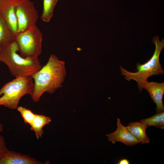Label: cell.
Listing matches in <instances>:
<instances>
[{
	"mask_svg": "<svg viewBox=\"0 0 164 164\" xmlns=\"http://www.w3.org/2000/svg\"><path fill=\"white\" fill-rule=\"evenodd\" d=\"M66 73L64 61L50 55L46 64L32 76L34 87L30 96L33 101L38 102L44 93L52 94L61 87Z\"/></svg>",
	"mask_w": 164,
	"mask_h": 164,
	"instance_id": "cell-1",
	"label": "cell"
},
{
	"mask_svg": "<svg viewBox=\"0 0 164 164\" xmlns=\"http://www.w3.org/2000/svg\"><path fill=\"white\" fill-rule=\"evenodd\" d=\"M15 41L0 50V62L5 64L15 78L32 76L42 67L38 57H23Z\"/></svg>",
	"mask_w": 164,
	"mask_h": 164,
	"instance_id": "cell-2",
	"label": "cell"
},
{
	"mask_svg": "<svg viewBox=\"0 0 164 164\" xmlns=\"http://www.w3.org/2000/svg\"><path fill=\"white\" fill-rule=\"evenodd\" d=\"M153 42L155 46L153 54L151 58L144 63L142 64L137 63L136 67L137 71L129 72L120 66L121 74L124 76L125 80L128 81L132 80L135 81L140 92H142L144 84L148 81V79L150 77L164 73L159 60L161 52L164 47V39L160 41L159 37L155 36L153 39Z\"/></svg>",
	"mask_w": 164,
	"mask_h": 164,
	"instance_id": "cell-3",
	"label": "cell"
},
{
	"mask_svg": "<svg viewBox=\"0 0 164 164\" xmlns=\"http://www.w3.org/2000/svg\"><path fill=\"white\" fill-rule=\"evenodd\" d=\"M34 87L31 76L16 78L6 83L0 89V106L17 109L21 99L26 94L30 96Z\"/></svg>",
	"mask_w": 164,
	"mask_h": 164,
	"instance_id": "cell-4",
	"label": "cell"
},
{
	"mask_svg": "<svg viewBox=\"0 0 164 164\" xmlns=\"http://www.w3.org/2000/svg\"><path fill=\"white\" fill-rule=\"evenodd\" d=\"M43 35L36 25L19 33L15 38L18 52L23 57H38L42 52Z\"/></svg>",
	"mask_w": 164,
	"mask_h": 164,
	"instance_id": "cell-5",
	"label": "cell"
},
{
	"mask_svg": "<svg viewBox=\"0 0 164 164\" xmlns=\"http://www.w3.org/2000/svg\"><path fill=\"white\" fill-rule=\"evenodd\" d=\"M15 11L18 33L36 25L38 13L30 0H15Z\"/></svg>",
	"mask_w": 164,
	"mask_h": 164,
	"instance_id": "cell-6",
	"label": "cell"
},
{
	"mask_svg": "<svg viewBox=\"0 0 164 164\" xmlns=\"http://www.w3.org/2000/svg\"><path fill=\"white\" fill-rule=\"evenodd\" d=\"M15 3V0H0V15L15 38L18 33Z\"/></svg>",
	"mask_w": 164,
	"mask_h": 164,
	"instance_id": "cell-7",
	"label": "cell"
},
{
	"mask_svg": "<svg viewBox=\"0 0 164 164\" xmlns=\"http://www.w3.org/2000/svg\"><path fill=\"white\" fill-rule=\"evenodd\" d=\"M117 124L116 130L112 133L106 135L109 141L113 144L121 142L128 146H134L140 143L128 131L126 127L122 125L120 119H117Z\"/></svg>",
	"mask_w": 164,
	"mask_h": 164,
	"instance_id": "cell-8",
	"label": "cell"
},
{
	"mask_svg": "<svg viewBox=\"0 0 164 164\" xmlns=\"http://www.w3.org/2000/svg\"><path fill=\"white\" fill-rule=\"evenodd\" d=\"M143 88L145 89L148 91L150 97L156 104V112L164 111L162 99L164 93V83L147 81L144 84Z\"/></svg>",
	"mask_w": 164,
	"mask_h": 164,
	"instance_id": "cell-9",
	"label": "cell"
},
{
	"mask_svg": "<svg viewBox=\"0 0 164 164\" xmlns=\"http://www.w3.org/2000/svg\"><path fill=\"white\" fill-rule=\"evenodd\" d=\"M30 156L8 149L0 158V164H41Z\"/></svg>",
	"mask_w": 164,
	"mask_h": 164,
	"instance_id": "cell-10",
	"label": "cell"
},
{
	"mask_svg": "<svg viewBox=\"0 0 164 164\" xmlns=\"http://www.w3.org/2000/svg\"><path fill=\"white\" fill-rule=\"evenodd\" d=\"M131 134L142 144L148 143L150 139L147 135L146 129L148 127L145 124L140 122H130L126 126Z\"/></svg>",
	"mask_w": 164,
	"mask_h": 164,
	"instance_id": "cell-11",
	"label": "cell"
},
{
	"mask_svg": "<svg viewBox=\"0 0 164 164\" xmlns=\"http://www.w3.org/2000/svg\"><path fill=\"white\" fill-rule=\"evenodd\" d=\"M51 119L43 114H36L35 117L31 125L30 129L35 133L37 139L41 138L43 134V128L46 125L50 124Z\"/></svg>",
	"mask_w": 164,
	"mask_h": 164,
	"instance_id": "cell-12",
	"label": "cell"
},
{
	"mask_svg": "<svg viewBox=\"0 0 164 164\" xmlns=\"http://www.w3.org/2000/svg\"><path fill=\"white\" fill-rule=\"evenodd\" d=\"M15 38L0 15V50L11 44Z\"/></svg>",
	"mask_w": 164,
	"mask_h": 164,
	"instance_id": "cell-13",
	"label": "cell"
},
{
	"mask_svg": "<svg viewBox=\"0 0 164 164\" xmlns=\"http://www.w3.org/2000/svg\"><path fill=\"white\" fill-rule=\"evenodd\" d=\"M58 0H43V8L41 19L44 22H48L53 16L54 8Z\"/></svg>",
	"mask_w": 164,
	"mask_h": 164,
	"instance_id": "cell-14",
	"label": "cell"
},
{
	"mask_svg": "<svg viewBox=\"0 0 164 164\" xmlns=\"http://www.w3.org/2000/svg\"><path fill=\"white\" fill-rule=\"evenodd\" d=\"M140 121L147 127L154 126L160 129H164V112L157 113L148 118L142 119Z\"/></svg>",
	"mask_w": 164,
	"mask_h": 164,
	"instance_id": "cell-15",
	"label": "cell"
},
{
	"mask_svg": "<svg viewBox=\"0 0 164 164\" xmlns=\"http://www.w3.org/2000/svg\"><path fill=\"white\" fill-rule=\"evenodd\" d=\"M17 110L21 114L25 123L30 125L35 117L36 114L30 110L21 106H18Z\"/></svg>",
	"mask_w": 164,
	"mask_h": 164,
	"instance_id": "cell-16",
	"label": "cell"
},
{
	"mask_svg": "<svg viewBox=\"0 0 164 164\" xmlns=\"http://www.w3.org/2000/svg\"><path fill=\"white\" fill-rule=\"evenodd\" d=\"M8 149L5 139L3 136L0 134V158Z\"/></svg>",
	"mask_w": 164,
	"mask_h": 164,
	"instance_id": "cell-17",
	"label": "cell"
},
{
	"mask_svg": "<svg viewBox=\"0 0 164 164\" xmlns=\"http://www.w3.org/2000/svg\"><path fill=\"white\" fill-rule=\"evenodd\" d=\"M129 161L125 159H123L119 160L117 163V164H129Z\"/></svg>",
	"mask_w": 164,
	"mask_h": 164,
	"instance_id": "cell-18",
	"label": "cell"
},
{
	"mask_svg": "<svg viewBox=\"0 0 164 164\" xmlns=\"http://www.w3.org/2000/svg\"><path fill=\"white\" fill-rule=\"evenodd\" d=\"M4 129L3 125L0 123V133L3 132Z\"/></svg>",
	"mask_w": 164,
	"mask_h": 164,
	"instance_id": "cell-19",
	"label": "cell"
}]
</instances>
